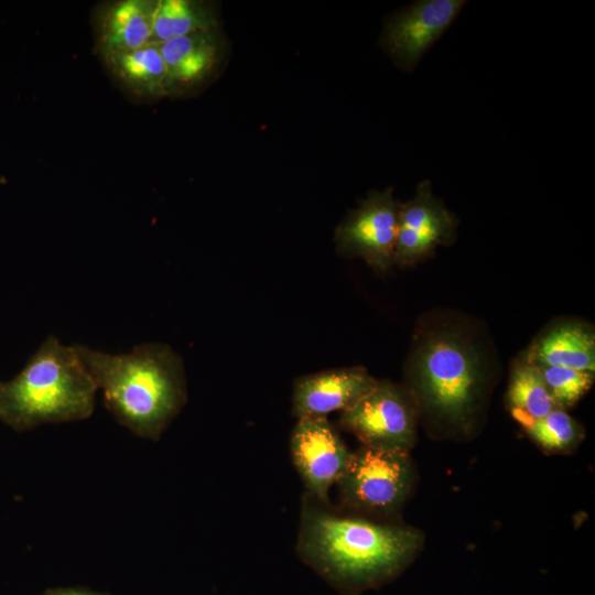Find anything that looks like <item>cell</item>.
<instances>
[{"instance_id":"14","label":"cell","mask_w":595,"mask_h":595,"mask_svg":"<svg viewBox=\"0 0 595 595\" xmlns=\"http://www.w3.org/2000/svg\"><path fill=\"white\" fill-rule=\"evenodd\" d=\"M158 45L165 65L169 89L204 79L218 58L215 30L196 32Z\"/></svg>"},{"instance_id":"4","label":"cell","mask_w":595,"mask_h":595,"mask_svg":"<svg viewBox=\"0 0 595 595\" xmlns=\"http://www.w3.org/2000/svg\"><path fill=\"white\" fill-rule=\"evenodd\" d=\"M97 390L75 345L48 336L14 378L0 383V420L19 431L85 420Z\"/></svg>"},{"instance_id":"19","label":"cell","mask_w":595,"mask_h":595,"mask_svg":"<svg viewBox=\"0 0 595 595\" xmlns=\"http://www.w3.org/2000/svg\"><path fill=\"white\" fill-rule=\"evenodd\" d=\"M556 408L575 404L592 387L594 372L558 366H538Z\"/></svg>"},{"instance_id":"8","label":"cell","mask_w":595,"mask_h":595,"mask_svg":"<svg viewBox=\"0 0 595 595\" xmlns=\"http://www.w3.org/2000/svg\"><path fill=\"white\" fill-rule=\"evenodd\" d=\"M351 451L327 418L296 420L290 435L292 463L305 494L331 504L329 490L345 473Z\"/></svg>"},{"instance_id":"15","label":"cell","mask_w":595,"mask_h":595,"mask_svg":"<svg viewBox=\"0 0 595 595\" xmlns=\"http://www.w3.org/2000/svg\"><path fill=\"white\" fill-rule=\"evenodd\" d=\"M119 79L136 93L159 96L169 91L165 65L158 44L107 57Z\"/></svg>"},{"instance_id":"10","label":"cell","mask_w":595,"mask_h":595,"mask_svg":"<svg viewBox=\"0 0 595 595\" xmlns=\"http://www.w3.org/2000/svg\"><path fill=\"white\" fill-rule=\"evenodd\" d=\"M457 218L435 197L429 181L419 184L412 199L400 206L394 264L405 267L429 257L456 234Z\"/></svg>"},{"instance_id":"13","label":"cell","mask_w":595,"mask_h":595,"mask_svg":"<svg viewBox=\"0 0 595 595\" xmlns=\"http://www.w3.org/2000/svg\"><path fill=\"white\" fill-rule=\"evenodd\" d=\"M156 3L153 0H122L108 7L98 40L106 58L151 43Z\"/></svg>"},{"instance_id":"5","label":"cell","mask_w":595,"mask_h":595,"mask_svg":"<svg viewBox=\"0 0 595 595\" xmlns=\"http://www.w3.org/2000/svg\"><path fill=\"white\" fill-rule=\"evenodd\" d=\"M409 452L361 445L337 482L340 509L387 521L403 507L414 484Z\"/></svg>"},{"instance_id":"12","label":"cell","mask_w":595,"mask_h":595,"mask_svg":"<svg viewBox=\"0 0 595 595\" xmlns=\"http://www.w3.org/2000/svg\"><path fill=\"white\" fill-rule=\"evenodd\" d=\"M523 360L537 366L567 367L594 372V333L589 326L582 323L556 324L534 342Z\"/></svg>"},{"instance_id":"16","label":"cell","mask_w":595,"mask_h":595,"mask_svg":"<svg viewBox=\"0 0 595 595\" xmlns=\"http://www.w3.org/2000/svg\"><path fill=\"white\" fill-rule=\"evenodd\" d=\"M507 401L512 416L522 428L556 408L539 367L526 360L512 368Z\"/></svg>"},{"instance_id":"20","label":"cell","mask_w":595,"mask_h":595,"mask_svg":"<svg viewBox=\"0 0 595 595\" xmlns=\"http://www.w3.org/2000/svg\"><path fill=\"white\" fill-rule=\"evenodd\" d=\"M42 595H110L108 593L94 592L84 588H58L47 591Z\"/></svg>"},{"instance_id":"18","label":"cell","mask_w":595,"mask_h":595,"mask_svg":"<svg viewBox=\"0 0 595 595\" xmlns=\"http://www.w3.org/2000/svg\"><path fill=\"white\" fill-rule=\"evenodd\" d=\"M523 429L541 448L552 453L570 451L583 437L580 424L560 408H554L549 414Z\"/></svg>"},{"instance_id":"3","label":"cell","mask_w":595,"mask_h":595,"mask_svg":"<svg viewBox=\"0 0 595 595\" xmlns=\"http://www.w3.org/2000/svg\"><path fill=\"white\" fill-rule=\"evenodd\" d=\"M405 375L419 412L451 430H466L485 399L487 356L466 332L446 324L419 336Z\"/></svg>"},{"instance_id":"11","label":"cell","mask_w":595,"mask_h":595,"mask_svg":"<svg viewBox=\"0 0 595 595\" xmlns=\"http://www.w3.org/2000/svg\"><path fill=\"white\" fill-rule=\"evenodd\" d=\"M364 367H347L304 375L295 378L292 390V415L327 418L343 412L365 397L377 383Z\"/></svg>"},{"instance_id":"2","label":"cell","mask_w":595,"mask_h":595,"mask_svg":"<svg viewBox=\"0 0 595 595\" xmlns=\"http://www.w3.org/2000/svg\"><path fill=\"white\" fill-rule=\"evenodd\" d=\"M75 348L108 410L140 437L159 440L187 401L183 359L167 344L144 343L119 355Z\"/></svg>"},{"instance_id":"17","label":"cell","mask_w":595,"mask_h":595,"mask_svg":"<svg viewBox=\"0 0 595 595\" xmlns=\"http://www.w3.org/2000/svg\"><path fill=\"white\" fill-rule=\"evenodd\" d=\"M216 20L205 4L191 0H160L156 3L151 43L215 30Z\"/></svg>"},{"instance_id":"6","label":"cell","mask_w":595,"mask_h":595,"mask_svg":"<svg viewBox=\"0 0 595 595\" xmlns=\"http://www.w3.org/2000/svg\"><path fill=\"white\" fill-rule=\"evenodd\" d=\"M418 414L405 385L378 380L357 403L340 412L338 423L364 446L409 452L416 440Z\"/></svg>"},{"instance_id":"1","label":"cell","mask_w":595,"mask_h":595,"mask_svg":"<svg viewBox=\"0 0 595 595\" xmlns=\"http://www.w3.org/2000/svg\"><path fill=\"white\" fill-rule=\"evenodd\" d=\"M422 544L418 529L354 515L302 495L296 554L339 595H361L396 580Z\"/></svg>"},{"instance_id":"9","label":"cell","mask_w":595,"mask_h":595,"mask_svg":"<svg viewBox=\"0 0 595 595\" xmlns=\"http://www.w3.org/2000/svg\"><path fill=\"white\" fill-rule=\"evenodd\" d=\"M465 4V0L416 1L387 23L385 48L400 67L412 71Z\"/></svg>"},{"instance_id":"7","label":"cell","mask_w":595,"mask_h":595,"mask_svg":"<svg viewBox=\"0 0 595 595\" xmlns=\"http://www.w3.org/2000/svg\"><path fill=\"white\" fill-rule=\"evenodd\" d=\"M401 204L392 190L372 191L351 210L335 231L336 250L348 258H361L376 272L394 266Z\"/></svg>"}]
</instances>
